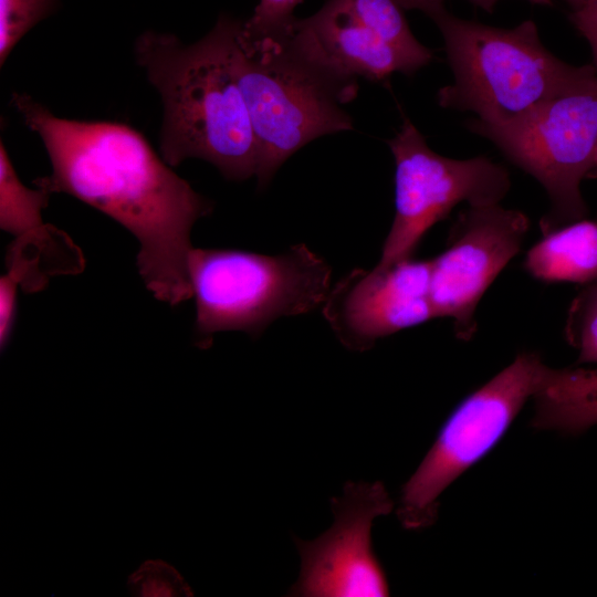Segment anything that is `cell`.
<instances>
[{
    "label": "cell",
    "instance_id": "cell-3",
    "mask_svg": "<svg viewBox=\"0 0 597 597\" xmlns=\"http://www.w3.org/2000/svg\"><path fill=\"white\" fill-rule=\"evenodd\" d=\"M425 14L440 30L454 77L439 90V105L473 112L485 124L510 123L596 72L551 53L532 20L496 28L458 18L444 4Z\"/></svg>",
    "mask_w": 597,
    "mask_h": 597
},
{
    "label": "cell",
    "instance_id": "cell-19",
    "mask_svg": "<svg viewBox=\"0 0 597 597\" xmlns=\"http://www.w3.org/2000/svg\"><path fill=\"white\" fill-rule=\"evenodd\" d=\"M59 0H0V64L17 43L53 13Z\"/></svg>",
    "mask_w": 597,
    "mask_h": 597
},
{
    "label": "cell",
    "instance_id": "cell-7",
    "mask_svg": "<svg viewBox=\"0 0 597 597\" xmlns=\"http://www.w3.org/2000/svg\"><path fill=\"white\" fill-rule=\"evenodd\" d=\"M545 367L538 354L521 353L455 407L401 489L397 516L406 530H420L434 522L439 496L503 438L536 394Z\"/></svg>",
    "mask_w": 597,
    "mask_h": 597
},
{
    "label": "cell",
    "instance_id": "cell-11",
    "mask_svg": "<svg viewBox=\"0 0 597 597\" xmlns=\"http://www.w3.org/2000/svg\"><path fill=\"white\" fill-rule=\"evenodd\" d=\"M431 259L355 269L332 285L324 318L348 349L363 352L386 336L436 318Z\"/></svg>",
    "mask_w": 597,
    "mask_h": 597
},
{
    "label": "cell",
    "instance_id": "cell-2",
    "mask_svg": "<svg viewBox=\"0 0 597 597\" xmlns=\"http://www.w3.org/2000/svg\"><path fill=\"white\" fill-rule=\"evenodd\" d=\"M241 22L222 14L191 44L157 31L135 41L136 62L161 98L159 146L170 167L199 158L229 180L256 175V139L234 70Z\"/></svg>",
    "mask_w": 597,
    "mask_h": 597
},
{
    "label": "cell",
    "instance_id": "cell-4",
    "mask_svg": "<svg viewBox=\"0 0 597 597\" xmlns=\"http://www.w3.org/2000/svg\"><path fill=\"white\" fill-rule=\"evenodd\" d=\"M234 70L256 139L259 188L312 140L353 129L343 105L356 97L358 83L321 70L293 46L289 34L249 40L239 30Z\"/></svg>",
    "mask_w": 597,
    "mask_h": 597
},
{
    "label": "cell",
    "instance_id": "cell-21",
    "mask_svg": "<svg viewBox=\"0 0 597 597\" xmlns=\"http://www.w3.org/2000/svg\"><path fill=\"white\" fill-rule=\"evenodd\" d=\"M134 596H192V590L180 574L168 563L147 561L128 577Z\"/></svg>",
    "mask_w": 597,
    "mask_h": 597
},
{
    "label": "cell",
    "instance_id": "cell-9",
    "mask_svg": "<svg viewBox=\"0 0 597 597\" xmlns=\"http://www.w3.org/2000/svg\"><path fill=\"white\" fill-rule=\"evenodd\" d=\"M334 522L313 541L295 538L301 556L291 596L380 597L389 595L388 580L374 553V520L392 511L384 484L347 482L331 500Z\"/></svg>",
    "mask_w": 597,
    "mask_h": 597
},
{
    "label": "cell",
    "instance_id": "cell-14",
    "mask_svg": "<svg viewBox=\"0 0 597 597\" xmlns=\"http://www.w3.org/2000/svg\"><path fill=\"white\" fill-rule=\"evenodd\" d=\"M524 266L542 282H597V223L584 218L545 232L527 251Z\"/></svg>",
    "mask_w": 597,
    "mask_h": 597
},
{
    "label": "cell",
    "instance_id": "cell-22",
    "mask_svg": "<svg viewBox=\"0 0 597 597\" xmlns=\"http://www.w3.org/2000/svg\"><path fill=\"white\" fill-rule=\"evenodd\" d=\"M570 21L588 41L593 53V65L597 71V0L580 10L573 11Z\"/></svg>",
    "mask_w": 597,
    "mask_h": 597
},
{
    "label": "cell",
    "instance_id": "cell-6",
    "mask_svg": "<svg viewBox=\"0 0 597 597\" xmlns=\"http://www.w3.org/2000/svg\"><path fill=\"white\" fill-rule=\"evenodd\" d=\"M467 127L543 186L551 202L543 233L586 217L580 184L595 167L597 71L510 123L472 118Z\"/></svg>",
    "mask_w": 597,
    "mask_h": 597
},
{
    "label": "cell",
    "instance_id": "cell-8",
    "mask_svg": "<svg viewBox=\"0 0 597 597\" xmlns=\"http://www.w3.org/2000/svg\"><path fill=\"white\" fill-rule=\"evenodd\" d=\"M387 143L395 159V216L378 266L412 258L427 231L460 202L495 205L510 190L504 166L484 156L452 159L437 154L408 117Z\"/></svg>",
    "mask_w": 597,
    "mask_h": 597
},
{
    "label": "cell",
    "instance_id": "cell-15",
    "mask_svg": "<svg viewBox=\"0 0 597 597\" xmlns=\"http://www.w3.org/2000/svg\"><path fill=\"white\" fill-rule=\"evenodd\" d=\"M3 280L24 292L41 291L51 276L78 273L80 249L63 231L49 224L18 235L8 248Z\"/></svg>",
    "mask_w": 597,
    "mask_h": 597
},
{
    "label": "cell",
    "instance_id": "cell-12",
    "mask_svg": "<svg viewBox=\"0 0 597 597\" xmlns=\"http://www.w3.org/2000/svg\"><path fill=\"white\" fill-rule=\"evenodd\" d=\"M289 39L304 57L345 82L381 81L421 69L364 24L348 0H327L314 14L296 19Z\"/></svg>",
    "mask_w": 597,
    "mask_h": 597
},
{
    "label": "cell",
    "instance_id": "cell-18",
    "mask_svg": "<svg viewBox=\"0 0 597 597\" xmlns=\"http://www.w3.org/2000/svg\"><path fill=\"white\" fill-rule=\"evenodd\" d=\"M565 336L578 363H597V282L585 285L570 303Z\"/></svg>",
    "mask_w": 597,
    "mask_h": 597
},
{
    "label": "cell",
    "instance_id": "cell-10",
    "mask_svg": "<svg viewBox=\"0 0 597 597\" xmlns=\"http://www.w3.org/2000/svg\"><path fill=\"white\" fill-rule=\"evenodd\" d=\"M528 229L530 219L520 210L500 203L469 206L455 222L447 249L431 259L436 316L451 318L458 338L469 341L475 334L480 300L519 253Z\"/></svg>",
    "mask_w": 597,
    "mask_h": 597
},
{
    "label": "cell",
    "instance_id": "cell-16",
    "mask_svg": "<svg viewBox=\"0 0 597 597\" xmlns=\"http://www.w3.org/2000/svg\"><path fill=\"white\" fill-rule=\"evenodd\" d=\"M50 195L22 184L0 143V228L15 237L32 231L43 223L42 211L48 207Z\"/></svg>",
    "mask_w": 597,
    "mask_h": 597
},
{
    "label": "cell",
    "instance_id": "cell-20",
    "mask_svg": "<svg viewBox=\"0 0 597 597\" xmlns=\"http://www.w3.org/2000/svg\"><path fill=\"white\" fill-rule=\"evenodd\" d=\"M303 0H259L252 15L241 22L240 35L254 40L287 35L297 19L295 8Z\"/></svg>",
    "mask_w": 597,
    "mask_h": 597
},
{
    "label": "cell",
    "instance_id": "cell-25",
    "mask_svg": "<svg viewBox=\"0 0 597 597\" xmlns=\"http://www.w3.org/2000/svg\"><path fill=\"white\" fill-rule=\"evenodd\" d=\"M595 167H597V146H596V151H595Z\"/></svg>",
    "mask_w": 597,
    "mask_h": 597
},
{
    "label": "cell",
    "instance_id": "cell-13",
    "mask_svg": "<svg viewBox=\"0 0 597 597\" xmlns=\"http://www.w3.org/2000/svg\"><path fill=\"white\" fill-rule=\"evenodd\" d=\"M532 425L577 434L597 425V368L545 367Z\"/></svg>",
    "mask_w": 597,
    "mask_h": 597
},
{
    "label": "cell",
    "instance_id": "cell-23",
    "mask_svg": "<svg viewBox=\"0 0 597 597\" xmlns=\"http://www.w3.org/2000/svg\"><path fill=\"white\" fill-rule=\"evenodd\" d=\"M404 10H419L426 13L428 10L444 4L446 0H396ZM474 6L492 12L499 0H469ZM535 4L551 6L553 0H527Z\"/></svg>",
    "mask_w": 597,
    "mask_h": 597
},
{
    "label": "cell",
    "instance_id": "cell-24",
    "mask_svg": "<svg viewBox=\"0 0 597 597\" xmlns=\"http://www.w3.org/2000/svg\"><path fill=\"white\" fill-rule=\"evenodd\" d=\"M565 1L573 8V11H577L585 8L594 0H565Z\"/></svg>",
    "mask_w": 597,
    "mask_h": 597
},
{
    "label": "cell",
    "instance_id": "cell-1",
    "mask_svg": "<svg viewBox=\"0 0 597 597\" xmlns=\"http://www.w3.org/2000/svg\"><path fill=\"white\" fill-rule=\"evenodd\" d=\"M11 102L51 163L35 187L73 196L127 229L138 240V272L155 298L172 306L191 298L190 233L212 202L130 126L61 118L24 93H13Z\"/></svg>",
    "mask_w": 597,
    "mask_h": 597
},
{
    "label": "cell",
    "instance_id": "cell-5",
    "mask_svg": "<svg viewBox=\"0 0 597 597\" xmlns=\"http://www.w3.org/2000/svg\"><path fill=\"white\" fill-rule=\"evenodd\" d=\"M188 272L195 337L202 348L217 333L242 331L258 337L280 317L322 307L333 285L329 264L305 244L275 255L192 248Z\"/></svg>",
    "mask_w": 597,
    "mask_h": 597
},
{
    "label": "cell",
    "instance_id": "cell-17",
    "mask_svg": "<svg viewBox=\"0 0 597 597\" xmlns=\"http://www.w3.org/2000/svg\"><path fill=\"white\" fill-rule=\"evenodd\" d=\"M348 2L364 24L415 60L421 67L433 60L432 51L412 34L404 9L396 0H348Z\"/></svg>",
    "mask_w": 597,
    "mask_h": 597
}]
</instances>
